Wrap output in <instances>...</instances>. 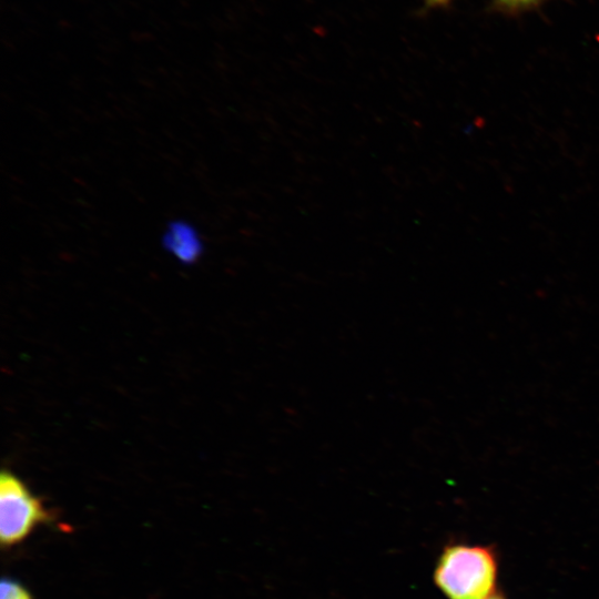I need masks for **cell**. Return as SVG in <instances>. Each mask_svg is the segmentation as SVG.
<instances>
[{
    "mask_svg": "<svg viewBox=\"0 0 599 599\" xmlns=\"http://www.w3.org/2000/svg\"><path fill=\"white\" fill-rule=\"evenodd\" d=\"M50 515L43 504L10 471L0 477V541L3 547L21 542Z\"/></svg>",
    "mask_w": 599,
    "mask_h": 599,
    "instance_id": "obj_2",
    "label": "cell"
},
{
    "mask_svg": "<svg viewBox=\"0 0 599 599\" xmlns=\"http://www.w3.org/2000/svg\"><path fill=\"white\" fill-rule=\"evenodd\" d=\"M450 0H424L426 8H439L449 3Z\"/></svg>",
    "mask_w": 599,
    "mask_h": 599,
    "instance_id": "obj_5",
    "label": "cell"
},
{
    "mask_svg": "<svg viewBox=\"0 0 599 599\" xmlns=\"http://www.w3.org/2000/svg\"><path fill=\"white\" fill-rule=\"evenodd\" d=\"M0 597L1 599H32L29 591L12 579H2Z\"/></svg>",
    "mask_w": 599,
    "mask_h": 599,
    "instance_id": "obj_3",
    "label": "cell"
},
{
    "mask_svg": "<svg viewBox=\"0 0 599 599\" xmlns=\"http://www.w3.org/2000/svg\"><path fill=\"white\" fill-rule=\"evenodd\" d=\"M486 599H506V598L499 592H494L491 596H489Z\"/></svg>",
    "mask_w": 599,
    "mask_h": 599,
    "instance_id": "obj_6",
    "label": "cell"
},
{
    "mask_svg": "<svg viewBox=\"0 0 599 599\" xmlns=\"http://www.w3.org/2000/svg\"><path fill=\"white\" fill-rule=\"evenodd\" d=\"M497 556L491 547L447 546L435 568V583L448 599H486L496 592Z\"/></svg>",
    "mask_w": 599,
    "mask_h": 599,
    "instance_id": "obj_1",
    "label": "cell"
},
{
    "mask_svg": "<svg viewBox=\"0 0 599 599\" xmlns=\"http://www.w3.org/2000/svg\"><path fill=\"white\" fill-rule=\"evenodd\" d=\"M507 7H522L536 2L537 0H498Z\"/></svg>",
    "mask_w": 599,
    "mask_h": 599,
    "instance_id": "obj_4",
    "label": "cell"
}]
</instances>
